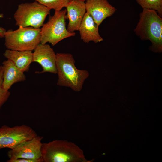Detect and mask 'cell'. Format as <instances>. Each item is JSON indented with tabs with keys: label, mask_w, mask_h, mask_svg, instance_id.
<instances>
[{
	"label": "cell",
	"mask_w": 162,
	"mask_h": 162,
	"mask_svg": "<svg viewBox=\"0 0 162 162\" xmlns=\"http://www.w3.org/2000/svg\"><path fill=\"white\" fill-rule=\"evenodd\" d=\"M41 158L43 162H91L85 157L78 146L66 140H56L42 143Z\"/></svg>",
	"instance_id": "cell-1"
},
{
	"label": "cell",
	"mask_w": 162,
	"mask_h": 162,
	"mask_svg": "<svg viewBox=\"0 0 162 162\" xmlns=\"http://www.w3.org/2000/svg\"><path fill=\"white\" fill-rule=\"evenodd\" d=\"M56 56L57 85L69 87L75 92L80 91L85 80L89 77L88 72L77 69L75 60L70 53H57Z\"/></svg>",
	"instance_id": "cell-2"
},
{
	"label": "cell",
	"mask_w": 162,
	"mask_h": 162,
	"mask_svg": "<svg viewBox=\"0 0 162 162\" xmlns=\"http://www.w3.org/2000/svg\"><path fill=\"white\" fill-rule=\"evenodd\" d=\"M134 31L141 40L151 42L150 50L156 53L162 52V19L156 11L143 9Z\"/></svg>",
	"instance_id": "cell-3"
},
{
	"label": "cell",
	"mask_w": 162,
	"mask_h": 162,
	"mask_svg": "<svg viewBox=\"0 0 162 162\" xmlns=\"http://www.w3.org/2000/svg\"><path fill=\"white\" fill-rule=\"evenodd\" d=\"M4 38L8 49L32 51L40 43V28L19 26L16 30L6 31Z\"/></svg>",
	"instance_id": "cell-4"
},
{
	"label": "cell",
	"mask_w": 162,
	"mask_h": 162,
	"mask_svg": "<svg viewBox=\"0 0 162 162\" xmlns=\"http://www.w3.org/2000/svg\"><path fill=\"white\" fill-rule=\"evenodd\" d=\"M50 9L36 1L19 4L14 17L16 25L24 27L40 28L44 24Z\"/></svg>",
	"instance_id": "cell-5"
},
{
	"label": "cell",
	"mask_w": 162,
	"mask_h": 162,
	"mask_svg": "<svg viewBox=\"0 0 162 162\" xmlns=\"http://www.w3.org/2000/svg\"><path fill=\"white\" fill-rule=\"evenodd\" d=\"M66 9L55 11L48 21L44 24L41 30L40 43L49 42L54 46L66 38L74 36V32H69L66 26Z\"/></svg>",
	"instance_id": "cell-6"
},
{
	"label": "cell",
	"mask_w": 162,
	"mask_h": 162,
	"mask_svg": "<svg viewBox=\"0 0 162 162\" xmlns=\"http://www.w3.org/2000/svg\"><path fill=\"white\" fill-rule=\"evenodd\" d=\"M37 135L32 128L25 124L13 127L3 125L0 128V149H12Z\"/></svg>",
	"instance_id": "cell-7"
},
{
	"label": "cell",
	"mask_w": 162,
	"mask_h": 162,
	"mask_svg": "<svg viewBox=\"0 0 162 162\" xmlns=\"http://www.w3.org/2000/svg\"><path fill=\"white\" fill-rule=\"evenodd\" d=\"M43 137L37 136L10 149L8 153L9 160L18 158L40 160Z\"/></svg>",
	"instance_id": "cell-8"
},
{
	"label": "cell",
	"mask_w": 162,
	"mask_h": 162,
	"mask_svg": "<svg viewBox=\"0 0 162 162\" xmlns=\"http://www.w3.org/2000/svg\"><path fill=\"white\" fill-rule=\"evenodd\" d=\"M56 59V54L49 45L40 43L33 52L32 62L39 64L43 70L36 73L41 74L50 72L57 74Z\"/></svg>",
	"instance_id": "cell-9"
},
{
	"label": "cell",
	"mask_w": 162,
	"mask_h": 162,
	"mask_svg": "<svg viewBox=\"0 0 162 162\" xmlns=\"http://www.w3.org/2000/svg\"><path fill=\"white\" fill-rule=\"evenodd\" d=\"M86 1V12L92 16L98 26L105 19L112 16L116 10V8L107 0Z\"/></svg>",
	"instance_id": "cell-10"
},
{
	"label": "cell",
	"mask_w": 162,
	"mask_h": 162,
	"mask_svg": "<svg viewBox=\"0 0 162 162\" xmlns=\"http://www.w3.org/2000/svg\"><path fill=\"white\" fill-rule=\"evenodd\" d=\"M65 8L67 13L66 18L69 20L67 30L71 32L78 31L86 13L85 1L81 0H70Z\"/></svg>",
	"instance_id": "cell-11"
},
{
	"label": "cell",
	"mask_w": 162,
	"mask_h": 162,
	"mask_svg": "<svg viewBox=\"0 0 162 162\" xmlns=\"http://www.w3.org/2000/svg\"><path fill=\"white\" fill-rule=\"evenodd\" d=\"M2 88L9 91L12 86L19 82L24 81L26 77L24 73L19 69L10 60L7 59L2 62Z\"/></svg>",
	"instance_id": "cell-12"
},
{
	"label": "cell",
	"mask_w": 162,
	"mask_h": 162,
	"mask_svg": "<svg viewBox=\"0 0 162 162\" xmlns=\"http://www.w3.org/2000/svg\"><path fill=\"white\" fill-rule=\"evenodd\" d=\"M98 27L92 16L86 12L78 30L81 39L88 43L90 41L96 43L102 41L103 39L99 33Z\"/></svg>",
	"instance_id": "cell-13"
},
{
	"label": "cell",
	"mask_w": 162,
	"mask_h": 162,
	"mask_svg": "<svg viewBox=\"0 0 162 162\" xmlns=\"http://www.w3.org/2000/svg\"><path fill=\"white\" fill-rule=\"evenodd\" d=\"M3 55L24 73L28 71L30 64L32 62L33 52L31 51L7 49L3 53Z\"/></svg>",
	"instance_id": "cell-14"
},
{
	"label": "cell",
	"mask_w": 162,
	"mask_h": 162,
	"mask_svg": "<svg viewBox=\"0 0 162 162\" xmlns=\"http://www.w3.org/2000/svg\"><path fill=\"white\" fill-rule=\"evenodd\" d=\"M143 8L156 11L160 17L162 16V0H136Z\"/></svg>",
	"instance_id": "cell-15"
},
{
	"label": "cell",
	"mask_w": 162,
	"mask_h": 162,
	"mask_svg": "<svg viewBox=\"0 0 162 162\" xmlns=\"http://www.w3.org/2000/svg\"><path fill=\"white\" fill-rule=\"evenodd\" d=\"M55 11H60L67 5L68 0H33Z\"/></svg>",
	"instance_id": "cell-16"
},
{
	"label": "cell",
	"mask_w": 162,
	"mask_h": 162,
	"mask_svg": "<svg viewBox=\"0 0 162 162\" xmlns=\"http://www.w3.org/2000/svg\"><path fill=\"white\" fill-rule=\"evenodd\" d=\"M3 81V69L2 65L0 66V110L4 104L9 98L10 92L4 90L2 87Z\"/></svg>",
	"instance_id": "cell-17"
},
{
	"label": "cell",
	"mask_w": 162,
	"mask_h": 162,
	"mask_svg": "<svg viewBox=\"0 0 162 162\" xmlns=\"http://www.w3.org/2000/svg\"><path fill=\"white\" fill-rule=\"evenodd\" d=\"M7 162H42L40 160L18 158L11 160H8Z\"/></svg>",
	"instance_id": "cell-18"
},
{
	"label": "cell",
	"mask_w": 162,
	"mask_h": 162,
	"mask_svg": "<svg viewBox=\"0 0 162 162\" xmlns=\"http://www.w3.org/2000/svg\"><path fill=\"white\" fill-rule=\"evenodd\" d=\"M3 17L4 15L3 14H0V19L3 18ZM6 31L4 28L0 27V39L4 38V34Z\"/></svg>",
	"instance_id": "cell-19"
},
{
	"label": "cell",
	"mask_w": 162,
	"mask_h": 162,
	"mask_svg": "<svg viewBox=\"0 0 162 162\" xmlns=\"http://www.w3.org/2000/svg\"><path fill=\"white\" fill-rule=\"evenodd\" d=\"M69 1H70V0H68ZM82 0V1H85L86 0Z\"/></svg>",
	"instance_id": "cell-20"
}]
</instances>
